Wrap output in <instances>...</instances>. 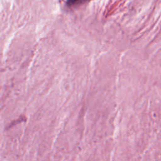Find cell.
<instances>
[{"label": "cell", "instance_id": "cell-1", "mask_svg": "<svg viewBox=\"0 0 161 161\" xmlns=\"http://www.w3.org/2000/svg\"><path fill=\"white\" fill-rule=\"evenodd\" d=\"M79 1V0H67V3L69 5H72V4L77 3Z\"/></svg>", "mask_w": 161, "mask_h": 161}]
</instances>
